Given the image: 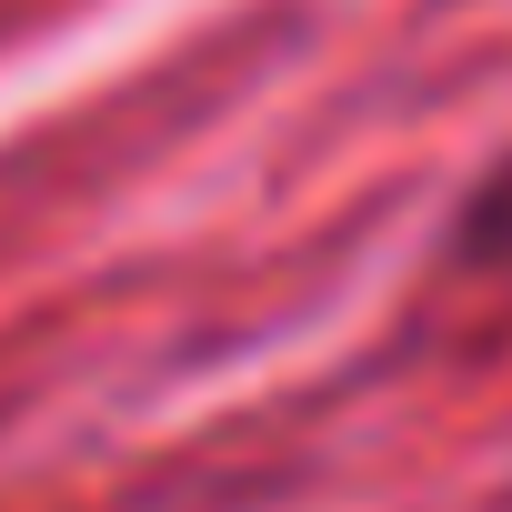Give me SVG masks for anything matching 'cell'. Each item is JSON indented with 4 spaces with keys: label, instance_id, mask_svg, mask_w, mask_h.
<instances>
[{
    "label": "cell",
    "instance_id": "1",
    "mask_svg": "<svg viewBox=\"0 0 512 512\" xmlns=\"http://www.w3.org/2000/svg\"><path fill=\"white\" fill-rule=\"evenodd\" d=\"M462 262H482V272H512V161L462 201Z\"/></svg>",
    "mask_w": 512,
    "mask_h": 512
}]
</instances>
